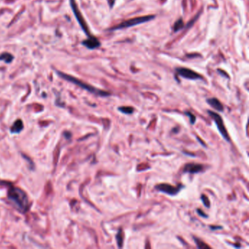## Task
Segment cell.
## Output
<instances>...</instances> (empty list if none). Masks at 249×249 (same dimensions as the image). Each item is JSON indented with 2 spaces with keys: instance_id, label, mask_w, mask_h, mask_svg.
I'll list each match as a JSON object with an SVG mask.
<instances>
[{
  "instance_id": "1",
  "label": "cell",
  "mask_w": 249,
  "mask_h": 249,
  "mask_svg": "<svg viewBox=\"0 0 249 249\" xmlns=\"http://www.w3.org/2000/svg\"><path fill=\"white\" fill-rule=\"evenodd\" d=\"M8 200L12 206L21 213H25L29 208V202L26 194L19 188L12 187L7 194Z\"/></svg>"
},
{
  "instance_id": "2",
  "label": "cell",
  "mask_w": 249,
  "mask_h": 249,
  "mask_svg": "<svg viewBox=\"0 0 249 249\" xmlns=\"http://www.w3.org/2000/svg\"><path fill=\"white\" fill-rule=\"evenodd\" d=\"M56 72L57 73V75L62 78L64 79V80L69 81V82H71L74 84L78 85L79 87L82 88V89L86 90L90 93L94 94V95L100 96V97H108V96L110 95V94L108 91H102V90H99L98 89H96V88L93 87L92 85H90L87 83H85L84 82H82V81L78 80V79L75 78L73 76H71V75H69L67 74H65V73L61 72V71H56Z\"/></svg>"
},
{
  "instance_id": "3",
  "label": "cell",
  "mask_w": 249,
  "mask_h": 249,
  "mask_svg": "<svg viewBox=\"0 0 249 249\" xmlns=\"http://www.w3.org/2000/svg\"><path fill=\"white\" fill-rule=\"evenodd\" d=\"M155 18V16L154 15H150V16H140V17L131 18V19L124 21L120 23V24L116 25L112 28L110 29V31H115V30H121V29L129 28L137 25H139L143 23H146L150 21L154 20Z\"/></svg>"
},
{
  "instance_id": "4",
  "label": "cell",
  "mask_w": 249,
  "mask_h": 249,
  "mask_svg": "<svg viewBox=\"0 0 249 249\" xmlns=\"http://www.w3.org/2000/svg\"><path fill=\"white\" fill-rule=\"evenodd\" d=\"M208 113L209 116L213 118V120L214 121V122L215 123V124H216L217 126V128L219 129V132H220L221 136L224 137V139L225 141H227V142H230L229 135L227 132V129L225 128L224 124L223 119L221 118V116L220 115L216 113L211 111V110H208Z\"/></svg>"
},
{
  "instance_id": "5",
  "label": "cell",
  "mask_w": 249,
  "mask_h": 249,
  "mask_svg": "<svg viewBox=\"0 0 249 249\" xmlns=\"http://www.w3.org/2000/svg\"><path fill=\"white\" fill-rule=\"evenodd\" d=\"M184 187H185V186L182 185V184H179L178 186H174L168 183H160L155 186V189L157 190L158 191L166 194L167 195L175 196L177 195V194L181 191V190L182 189H183Z\"/></svg>"
},
{
  "instance_id": "6",
  "label": "cell",
  "mask_w": 249,
  "mask_h": 249,
  "mask_svg": "<svg viewBox=\"0 0 249 249\" xmlns=\"http://www.w3.org/2000/svg\"><path fill=\"white\" fill-rule=\"evenodd\" d=\"M70 6H71V8H72V10L73 13H74L75 18H76V20L77 21V22H78L79 25L81 26V29H83V31L84 32L85 34L87 35L88 37L91 36V34H90V32H89V28H88L86 23H85L84 18H83V16H82V14L81 13L80 10H79L78 7H77L75 0H70Z\"/></svg>"
},
{
  "instance_id": "7",
  "label": "cell",
  "mask_w": 249,
  "mask_h": 249,
  "mask_svg": "<svg viewBox=\"0 0 249 249\" xmlns=\"http://www.w3.org/2000/svg\"><path fill=\"white\" fill-rule=\"evenodd\" d=\"M176 72L180 76L189 80H199L202 79V76L199 73L194 72V70H190L186 67H178L176 68Z\"/></svg>"
},
{
  "instance_id": "8",
  "label": "cell",
  "mask_w": 249,
  "mask_h": 249,
  "mask_svg": "<svg viewBox=\"0 0 249 249\" xmlns=\"http://www.w3.org/2000/svg\"><path fill=\"white\" fill-rule=\"evenodd\" d=\"M204 165L200 164H194V163H189L186 164L183 167V172L184 173H190V174H195L202 172L204 170Z\"/></svg>"
},
{
  "instance_id": "9",
  "label": "cell",
  "mask_w": 249,
  "mask_h": 249,
  "mask_svg": "<svg viewBox=\"0 0 249 249\" xmlns=\"http://www.w3.org/2000/svg\"><path fill=\"white\" fill-rule=\"evenodd\" d=\"M82 44L87 48H89L90 50H94L95 48H99L100 45H101V43L98 40V39L96 38V37L91 36H90L88 37V39H85L82 42Z\"/></svg>"
},
{
  "instance_id": "10",
  "label": "cell",
  "mask_w": 249,
  "mask_h": 249,
  "mask_svg": "<svg viewBox=\"0 0 249 249\" xmlns=\"http://www.w3.org/2000/svg\"><path fill=\"white\" fill-rule=\"evenodd\" d=\"M207 102L210 104V105L212 107L213 109L218 110L219 112H223L224 111V106L221 102L219 101V99H216V98L213 97V98H210V99H207Z\"/></svg>"
},
{
  "instance_id": "11",
  "label": "cell",
  "mask_w": 249,
  "mask_h": 249,
  "mask_svg": "<svg viewBox=\"0 0 249 249\" xmlns=\"http://www.w3.org/2000/svg\"><path fill=\"white\" fill-rule=\"evenodd\" d=\"M24 128V125H23V122L21 120H17L13 123L12 127L10 129V131L12 133H18L21 131Z\"/></svg>"
},
{
  "instance_id": "12",
  "label": "cell",
  "mask_w": 249,
  "mask_h": 249,
  "mask_svg": "<svg viewBox=\"0 0 249 249\" xmlns=\"http://www.w3.org/2000/svg\"><path fill=\"white\" fill-rule=\"evenodd\" d=\"M116 241L117 244H118V248H122L123 247V230L122 229H119L118 233L116 236Z\"/></svg>"
},
{
  "instance_id": "13",
  "label": "cell",
  "mask_w": 249,
  "mask_h": 249,
  "mask_svg": "<svg viewBox=\"0 0 249 249\" xmlns=\"http://www.w3.org/2000/svg\"><path fill=\"white\" fill-rule=\"evenodd\" d=\"M12 60H13V56L9 53H4L0 55V61H4L5 63H11Z\"/></svg>"
},
{
  "instance_id": "14",
  "label": "cell",
  "mask_w": 249,
  "mask_h": 249,
  "mask_svg": "<svg viewBox=\"0 0 249 249\" xmlns=\"http://www.w3.org/2000/svg\"><path fill=\"white\" fill-rule=\"evenodd\" d=\"M118 110L120 112L122 113L130 115L133 113L134 110H135V108H132V107H129V106H123V107H119Z\"/></svg>"
},
{
  "instance_id": "15",
  "label": "cell",
  "mask_w": 249,
  "mask_h": 249,
  "mask_svg": "<svg viewBox=\"0 0 249 249\" xmlns=\"http://www.w3.org/2000/svg\"><path fill=\"white\" fill-rule=\"evenodd\" d=\"M193 239L194 240V242H195V243L196 245V246H197L198 248L200 249H204V248H210V247L208 246V245H207L205 242H204L202 240H201L200 239H199V238L196 237H194Z\"/></svg>"
},
{
  "instance_id": "16",
  "label": "cell",
  "mask_w": 249,
  "mask_h": 249,
  "mask_svg": "<svg viewBox=\"0 0 249 249\" xmlns=\"http://www.w3.org/2000/svg\"><path fill=\"white\" fill-rule=\"evenodd\" d=\"M184 27V23L183 21V20L181 18H180L175 23L174 26H173V30H174L175 32H177L178 31L181 30Z\"/></svg>"
},
{
  "instance_id": "17",
  "label": "cell",
  "mask_w": 249,
  "mask_h": 249,
  "mask_svg": "<svg viewBox=\"0 0 249 249\" xmlns=\"http://www.w3.org/2000/svg\"><path fill=\"white\" fill-rule=\"evenodd\" d=\"M200 199H201V200H202V203H203V205L206 207V208H210V200H209L208 197L205 195V194H201Z\"/></svg>"
},
{
  "instance_id": "18",
  "label": "cell",
  "mask_w": 249,
  "mask_h": 249,
  "mask_svg": "<svg viewBox=\"0 0 249 249\" xmlns=\"http://www.w3.org/2000/svg\"><path fill=\"white\" fill-rule=\"evenodd\" d=\"M185 114L189 118V121H190V123H191V124H194L196 122V116H194L193 113H191V112H188V111H186L185 112Z\"/></svg>"
},
{
  "instance_id": "19",
  "label": "cell",
  "mask_w": 249,
  "mask_h": 249,
  "mask_svg": "<svg viewBox=\"0 0 249 249\" xmlns=\"http://www.w3.org/2000/svg\"><path fill=\"white\" fill-rule=\"evenodd\" d=\"M196 213H197V214L200 215V216L202 217V218H205V219H207V218L208 217V215H207L203 210H201V209H200V208L196 209Z\"/></svg>"
},
{
  "instance_id": "20",
  "label": "cell",
  "mask_w": 249,
  "mask_h": 249,
  "mask_svg": "<svg viewBox=\"0 0 249 249\" xmlns=\"http://www.w3.org/2000/svg\"><path fill=\"white\" fill-rule=\"evenodd\" d=\"M210 229L211 230H216L223 229V227L221 226H210Z\"/></svg>"
},
{
  "instance_id": "21",
  "label": "cell",
  "mask_w": 249,
  "mask_h": 249,
  "mask_svg": "<svg viewBox=\"0 0 249 249\" xmlns=\"http://www.w3.org/2000/svg\"><path fill=\"white\" fill-rule=\"evenodd\" d=\"M108 4L110 6V7H113V5H114L115 0H108Z\"/></svg>"
},
{
  "instance_id": "22",
  "label": "cell",
  "mask_w": 249,
  "mask_h": 249,
  "mask_svg": "<svg viewBox=\"0 0 249 249\" xmlns=\"http://www.w3.org/2000/svg\"><path fill=\"white\" fill-rule=\"evenodd\" d=\"M197 140H198V141H200V143H201V145H203V146H204V147H207V145H205V143H204V142H203V141H201V140H200V137H197Z\"/></svg>"
},
{
  "instance_id": "23",
  "label": "cell",
  "mask_w": 249,
  "mask_h": 249,
  "mask_svg": "<svg viewBox=\"0 0 249 249\" xmlns=\"http://www.w3.org/2000/svg\"><path fill=\"white\" fill-rule=\"evenodd\" d=\"M219 72H220V73H221V74H222L224 76H226V75H227V76H228V75H227V73H225V72H222V70H219Z\"/></svg>"
}]
</instances>
